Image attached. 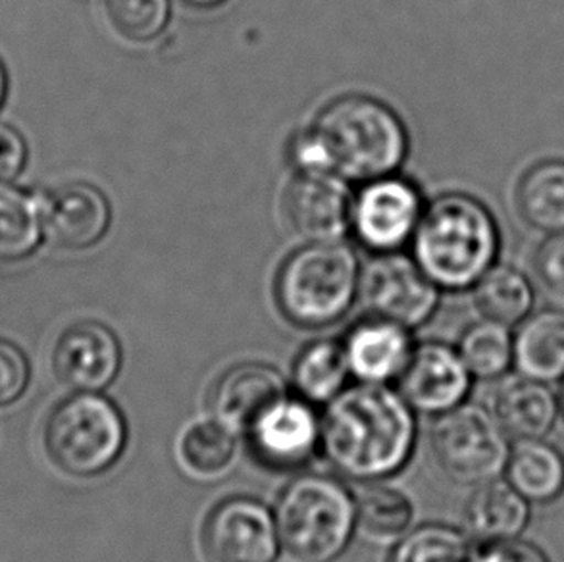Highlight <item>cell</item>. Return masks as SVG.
<instances>
[{
    "instance_id": "6da1fadb",
    "label": "cell",
    "mask_w": 564,
    "mask_h": 562,
    "mask_svg": "<svg viewBox=\"0 0 564 562\" xmlns=\"http://www.w3.org/2000/svg\"><path fill=\"white\" fill-rule=\"evenodd\" d=\"M416 417L386 383H362L332 399L322 419V448L339 474L359 482L403 471L416 445Z\"/></svg>"
},
{
    "instance_id": "7a4b0ae2",
    "label": "cell",
    "mask_w": 564,
    "mask_h": 562,
    "mask_svg": "<svg viewBox=\"0 0 564 562\" xmlns=\"http://www.w3.org/2000/svg\"><path fill=\"white\" fill-rule=\"evenodd\" d=\"M414 260L445 291H466L496 267L497 221L478 198L451 193L424 208L414 234Z\"/></svg>"
},
{
    "instance_id": "3957f363",
    "label": "cell",
    "mask_w": 564,
    "mask_h": 562,
    "mask_svg": "<svg viewBox=\"0 0 564 562\" xmlns=\"http://www.w3.org/2000/svg\"><path fill=\"white\" fill-rule=\"evenodd\" d=\"M314 130L326 143L334 172L370 182L395 174L409 151L403 120L386 102L367 95H345L322 108Z\"/></svg>"
},
{
    "instance_id": "277c9868",
    "label": "cell",
    "mask_w": 564,
    "mask_h": 562,
    "mask_svg": "<svg viewBox=\"0 0 564 562\" xmlns=\"http://www.w3.org/2000/svg\"><path fill=\"white\" fill-rule=\"evenodd\" d=\"M359 283V262L347 245L337 239L308 241L278 270L275 303L293 326L322 329L351 311Z\"/></svg>"
},
{
    "instance_id": "5b68a950",
    "label": "cell",
    "mask_w": 564,
    "mask_h": 562,
    "mask_svg": "<svg viewBox=\"0 0 564 562\" xmlns=\"http://www.w3.org/2000/svg\"><path fill=\"white\" fill-rule=\"evenodd\" d=\"M282 548L299 562H334L357 528V501L341 482L305 474L288 484L275 505Z\"/></svg>"
},
{
    "instance_id": "8992f818",
    "label": "cell",
    "mask_w": 564,
    "mask_h": 562,
    "mask_svg": "<svg viewBox=\"0 0 564 562\" xmlns=\"http://www.w3.org/2000/svg\"><path fill=\"white\" fill-rule=\"evenodd\" d=\"M43 443L58 471L74 478H95L122 458L128 424L115 401L100 393H74L48 412Z\"/></svg>"
},
{
    "instance_id": "52a82bcc",
    "label": "cell",
    "mask_w": 564,
    "mask_h": 562,
    "mask_svg": "<svg viewBox=\"0 0 564 562\" xmlns=\"http://www.w3.org/2000/svg\"><path fill=\"white\" fill-rule=\"evenodd\" d=\"M430 441L440 468L468 486L499 478L511 455L509 435L491 412L476 404H460L440 414Z\"/></svg>"
},
{
    "instance_id": "ba28073f",
    "label": "cell",
    "mask_w": 564,
    "mask_h": 562,
    "mask_svg": "<svg viewBox=\"0 0 564 562\" xmlns=\"http://www.w3.org/2000/svg\"><path fill=\"white\" fill-rule=\"evenodd\" d=\"M359 296L370 316L411 329L434 316L440 288L416 260L397 251L378 252L360 272Z\"/></svg>"
},
{
    "instance_id": "9c48e42d",
    "label": "cell",
    "mask_w": 564,
    "mask_h": 562,
    "mask_svg": "<svg viewBox=\"0 0 564 562\" xmlns=\"http://www.w3.org/2000/svg\"><path fill=\"white\" fill-rule=\"evenodd\" d=\"M424 214L422 195L414 183L399 175L365 182L352 198L355 236L375 252H395L411 241Z\"/></svg>"
},
{
    "instance_id": "30bf717a",
    "label": "cell",
    "mask_w": 564,
    "mask_h": 562,
    "mask_svg": "<svg viewBox=\"0 0 564 562\" xmlns=\"http://www.w3.org/2000/svg\"><path fill=\"white\" fill-rule=\"evenodd\" d=\"M203 548L210 562H274L282 541L267 505L251 497H229L208 512Z\"/></svg>"
},
{
    "instance_id": "8fae6325",
    "label": "cell",
    "mask_w": 564,
    "mask_h": 562,
    "mask_svg": "<svg viewBox=\"0 0 564 562\" xmlns=\"http://www.w3.org/2000/svg\"><path fill=\"white\" fill-rule=\"evenodd\" d=\"M262 466L290 472L305 466L322 447V419L303 397H283L245 433Z\"/></svg>"
},
{
    "instance_id": "7c38bea8",
    "label": "cell",
    "mask_w": 564,
    "mask_h": 562,
    "mask_svg": "<svg viewBox=\"0 0 564 562\" xmlns=\"http://www.w3.org/2000/svg\"><path fill=\"white\" fill-rule=\"evenodd\" d=\"M122 360V345L115 332L95 320L72 324L54 343V374L76 393H100L112 386Z\"/></svg>"
},
{
    "instance_id": "4fadbf2b",
    "label": "cell",
    "mask_w": 564,
    "mask_h": 562,
    "mask_svg": "<svg viewBox=\"0 0 564 562\" xmlns=\"http://www.w3.org/2000/svg\"><path fill=\"white\" fill-rule=\"evenodd\" d=\"M352 198L336 172L297 174L283 193V218L306 241H334L351 226Z\"/></svg>"
},
{
    "instance_id": "5bb4252c",
    "label": "cell",
    "mask_w": 564,
    "mask_h": 562,
    "mask_svg": "<svg viewBox=\"0 0 564 562\" xmlns=\"http://www.w3.org/2000/svg\"><path fill=\"white\" fill-rule=\"evenodd\" d=\"M474 376L458 349L445 343H422L401 374V396L414 411L440 417L465 404Z\"/></svg>"
},
{
    "instance_id": "9a60e30c",
    "label": "cell",
    "mask_w": 564,
    "mask_h": 562,
    "mask_svg": "<svg viewBox=\"0 0 564 562\" xmlns=\"http://www.w3.org/2000/svg\"><path fill=\"white\" fill-rule=\"evenodd\" d=\"M41 208L46 239L66 251L91 249L112 221L108 198L91 183H62L41 201Z\"/></svg>"
},
{
    "instance_id": "2e32d148",
    "label": "cell",
    "mask_w": 564,
    "mask_h": 562,
    "mask_svg": "<svg viewBox=\"0 0 564 562\" xmlns=\"http://www.w3.org/2000/svg\"><path fill=\"white\" fill-rule=\"evenodd\" d=\"M282 374L262 363H239L214 381L210 412L231 432L247 433L275 403L288 397Z\"/></svg>"
},
{
    "instance_id": "e0dca14e",
    "label": "cell",
    "mask_w": 564,
    "mask_h": 562,
    "mask_svg": "<svg viewBox=\"0 0 564 562\" xmlns=\"http://www.w3.org/2000/svg\"><path fill=\"white\" fill-rule=\"evenodd\" d=\"M341 343L352 376L362 383L399 380L414 353L409 327L375 316L352 327Z\"/></svg>"
},
{
    "instance_id": "ac0fdd59",
    "label": "cell",
    "mask_w": 564,
    "mask_h": 562,
    "mask_svg": "<svg viewBox=\"0 0 564 562\" xmlns=\"http://www.w3.org/2000/svg\"><path fill=\"white\" fill-rule=\"evenodd\" d=\"M489 412L512 440H543L557 424L561 403L550 383L519 374L494 391Z\"/></svg>"
},
{
    "instance_id": "d6986e66",
    "label": "cell",
    "mask_w": 564,
    "mask_h": 562,
    "mask_svg": "<svg viewBox=\"0 0 564 562\" xmlns=\"http://www.w3.org/2000/svg\"><path fill=\"white\" fill-rule=\"evenodd\" d=\"M530 505L507 479H491L468 499L466 528L480 543L517 540L530 525Z\"/></svg>"
},
{
    "instance_id": "ffe728a7",
    "label": "cell",
    "mask_w": 564,
    "mask_h": 562,
    "mask_svg": "<svg viewBox=\"0 0 564 562\" xmlns=\"http://www.w3.org/2000/svg\"><path fill=\"white\" fill-rule=\"evenodd\" d=\"M514 368L530 380H564V309L530 314L514 334Z\"/></svg>"
},
{
    "instance_id": "44dd1931",
    "label": "cell",
    "mask_w": 564,
    "mask_h": 562,
    "mask_svg": "<svg viewBox=\"0 0 564 562\" xmlns=\"http://www.w3.org/2000/svg\"><path fill=\"white\" fill-rule=\"evenodd\" d=\"M505 478L530 502L555 501L564 494V455L547 441H517L511 447Z\"/></svg>"
},
{
    "instance_id": "7402d4cb",
    "label": "cell",
    "mask_w": 564,
    "mask_h": 562,
    "mask_svg": "<svg viewBox=\"0 0 564 562\" xmlns=\"http://www.w3.org/2000/svg\"><path fill=\"white\" fill-rule=\"evenodd\" d=\"M43 236L41 201L12 183H0V264L31 257Z\"/></svg>"
},
{
    "instance_id": "603a6c76",
    "label": "cell",
    "mask_w": 564,
    "mask_h": 562,
    "mask_svg": "<svg viewBox=\"0 0 564 562\" xmlns=\"http://www.w3.org/2000/svg\"><path fill=\"white\" fill-rule=\"evenodd\" d=\"M519 213L543 234L564 231V160H545L522 175L517 190Z\"/></svg>"
},
{
    "instance_id": "cb8c5ba5",
    "label": "cell",
    "mask_w": 564,
    "mask_h": 562,
    "mask_svg": "<svg viewBox=\"0 0 564 562\" xmlns=\"http://www.w3.org/2000/svg\"><path fill=\"white\" fill-rule=\"evenodd\" d=\"M351 376L344 343L316 342L308 345L293 366V386L308 403H329L345 389Z\"/></svg>"
},
{
    "instance_id": "d4e9b609",
    "label": "cell",
    "mask_w": 564,
    "mask_h": 562,
    "mask_svg": "<svg viewBox=\"0 0 564 562\" xmlns=\"http://www.w3.org/2000/svg\"><path fill=\"white\" fill-rule=\"evenodd\" d=\"M474 301L484 318L512 327L532 314L535 293L530 280L519 270L494 267L476 283Z\"/></svg>"
},
{
    "instance_id": "484cf974",
    "label": "cell",
    "mask_w": 564,
    "mask_h": 562,
    "mask_svg": "<svg viewBox=\"0 0 564 562\" xmlns=\"http://www.w3.org/2000/svg\"><path fill=\"white\" fill-rule=\"evenodd\" d=\"M234 433L218 420L189 425L177 443V455L185 471L203 479L216 478L228 471L237 453Z\"/></svg>"
},
{
    "instance_id": "4316f807",
    "label": "cell",
    "mask_w": 564,
    "mask_h": 562,
    "mask_svg": "<svg viewBox=\"0 0 564 562\" xmlns=\"http://www.w3.org/2000/svg\"><path fill=\"white\" fill-rule=\"evenodd\" d=\"M458 353L478 380H499L514 368V335L511 327L484 318L466 329Z\"/></svg>"
},
{
    "instance_id": "83f0119b",
    "label": "cell",
    "mask_w": 564,
    "mask_h": 562,
    "mask_svg": "<svg viewBox=\"0 0 564 562\" xmlns=\"http://www.w3.org/2000/svg\"><path fill=\"white\" fill-rule=\"evenodd\" d=\"M414 509L406 495L388 486H370L357 499V526L376 540L403 536L412 525Z\"/></svg>"
},
{
    "instance_id": "f1b7e54d",
    "label": "cell",
    "mask_w": 564,
    "mask_h": 562,
    "mask_svg": "<svg viewBox=\"0 0 564 562\" xmlns=\"http://www.w3.org/2000/svg\"><path fill=\"white\" fill-rule=\"evenodd\" d=\"M473 541L457 528L420 526L397 543L389 562H470Z\"/></svg>"
},
{
    "instance_id": "f546056e",
    "label": "cell",
    "mask_w": 564,
    "mask_h": 562,
    "mask_svg": "<svg viewBox=\"0 0 564 562\" xmlns=\"http://www.w3.org/2000/svg\"><path fill=\"white\" fill-rule=\"evenodd\" d=\"M108 20L123 39L149 43L161 37L170 22V0H107Z\"/></svg>"
},
{
    "instance_id": "4dcf8cb0",
    "label": "cell",
    "mask_w": 564,
    "mask_h": 562,
    "mask_svg": "<svg viewBox=\"0 0 564 562\" xmlns=\"http://www.w3.org/2000/svg\"><path fill=\"white\" fill-rule=\"evenodd\" d=\"M534 274L545 301L564 309V231L553 234L535 252Z\"/></svg>"
},
{
    "instance_id": "1f68e13d",
    "label": "cell",
    "mask_w": 564,
    "mask_h": 562,
    "mask_svg": "<svg viewBox=\"0 0 564 562\" xmlns=\"http://www.w3.org/2000/svg\"><path fill=\"white\" fill-rule=\"evenodd\" d=\"M30 360L8 339H0V407L18 401L30 386Z\"/></svg>"
},
{
    "instance_id": "d6a6232c",
    "label": "cell",
    "mask_w": 564,
    "mask_h": 562,
    "mask_svg": "<svg viewBox=\"0 0 564 562\" xmlns=\"http://www.w3.org/2000/svg\"><path fill=\"white\" fill-rule=\"evenodd\" d=\"M288 160L297 174H313V172H334V164L329 159L326 143L322 141L321 133L314 126L299 131L288 144Z\"/></svg>"
},
{
    "instance_id": "836d02e7",
    "label": "cell",
    "mask_w": 564,
    "mask_h": 562,
    "mask_svg": "<svg viewBox=\"0 0 564 562\" xmlns=\"http://www.w3.org/2000/svg\"><path fill=\"white\" fill-rule=\"evenodd\" d=\"M470 562H551L543 549L538 548L530 541L507 540L488 541L474 545V553Z\"/></svg>"
},
{
    "instance_id": "e575fe53",
    "label": "cell",
    "mask_w": 564,
    "mask_h": 562,
    "mask_svg": "<svg viewBox=\"0 0 564 562\" xmlns=\"http://www.w3.org/2000/svg\"><path fill=\"white\" fill-rule=\"evenodd\" d=\"M28 143L22 133L0 122V183H12L20 177L28 164Z\"/></svg>"
},
{
    "instance_id": "d590c367",
    "label": "cell",
    "mask_w": 564,
    "mask_h": 562,
    "mask_svg": "<svg viewBox=\"0 0 564 562\" xmlns=\"http://www.w3.org/2000/svg\"><path fill=\"white\" fill-rule=\"evenodd\" d=\"M187 7L197 8V10H213L228 2V0H182Z\"/></svg>"
},
{
    "instance_id": "8d00e7d4",
    "label": "cell",
    "mask_w": 564,
    "mask_h": 562,
    "mask_svg": "<svg viewBox=\"0 0 564 562\" xmlns=\"http://www.w3.org/2000/svg\"><path fill=\"white\" fill-rule=\"evenodd\" d=\"M8 95V74L4 64L0 61V108L4 105Z\"/></svg>"
},
{
    "instance_id": "74e56055",
    "label": "cell",
    "mask_w": 564,
    "mask_h": 562,
    "mask_svg": "<svg viewBox=\"0 0 564 562\" xmlns=\"http://www.w3.org/2000/svg\"><path fill=\"white\" fill-rule=\"evenodd\" d=\"M558 403H561V417L564 419V380L563 386H561V393H558Z\"/></svg>"
}]
</instances>
